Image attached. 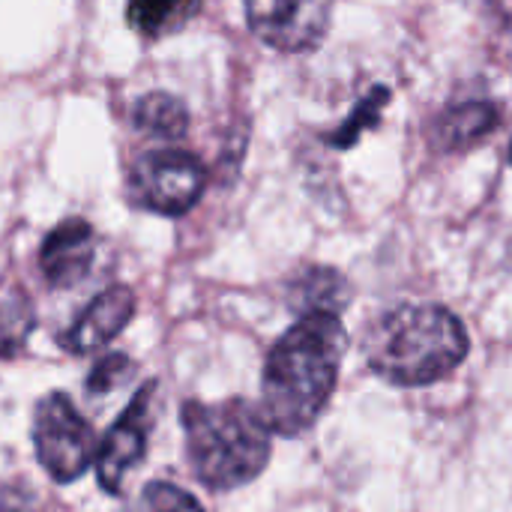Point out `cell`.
I'll return each instance as SVG.
<instances>
[{"label": "cell", "mask_w": 512, "mask_h": 512, "mask_svg": "<svg viewBox=\"0 0 512 512\" xmlns=\"http://www.w3.org/2000/svg\"><path fill=\"white\" fill-rule=\"evenodd\" d=\"M348 336L339 315H300L297 324L270 348L264 366L261 411L273 432L300 435L327 408Z\"/></svg>", "instance_id": "6da1fadb"}, {"label": "cell", "mask_w": 512, "mask_h": 512, "mask_svg": "<svg viewBox=\"0 0 512 512\" xmlns=\"http://www.w3.org/2000/svg\"><path fill=\"white\" fill-rule=\"evenodd\" d=\"M363 354L378 378L396 387H426L468 357V333L444 306L405 303L372 321Z\"/></svg>", "instance_id": "7a4b0ae2"}, {"label": "cell", "mask_w": 512, "mask_h": 512, "mask_svg": "<svg viewBox=\"0 0 512 512\" xmlns=\"http://www.w3.org/2000/svg\"><path fill=\"white\" fill-rule=\"evenodd\" d=\"M186 453L195 477L216 492L252 483L270 462V423L246 399L186 402Z\"/></svg>", "instance_id": "3957f363"}, {"label": "cell", "mask_w": 512, "mask_h": 512, "mask_svg": "<svg viewBox=\"0 0 512 512\" xmlns=\"http://www.w3.org/2000/svg\"><path fill=\"white\" fill-rule=\"evenodd\" d=\"M33 444L39 465L54 483H75L93 465L99 450L93 426L63 393H51L36 405Z\"/></svg>", "instance_id": "277c9868"}, {"label": "cell", "mask_w": 512, "mask_h": 512, "mask_svg": "<svg viewBox=\"0 0 512 512\" xmlns=\"http://www.w3.org/2000/svg\"><path fill=\"white\" fill-rule=\"evenodd\" d=\"M207 171L198 156L186 150H153L144 153L132 168V198L144 210L162 216H180L201 198Z\"/></svg>", "instance_id": "5b68a950"}, {"label": "cell", "mask_w": 512, "mask_h": 512, "mask_svg": "<svg viewBox=\"0 0 512 512\" xmlns=\"http://www.w3.org/2000/svg\"><path fill=\"white\" fill-rule=\"evenodd\" d=\"M252 33L270 48L312 51L330 30L333 0H243Z\"/></svg>", "instance_id": "8992f818"}, {"label": "cell", "mask_w": 512, "mask_h": 512, "mask_svg": "<svg viewBox=\"0 0 512 512\" xmlns=\"http://www.w3.org/2000/svg\"><path fill=\"white\" fill-rule=\"evenodd\" d=\"M150 402H153V384L135 393V399L126 405L120 420L108 429V435L99 441L96 450V477L99 486L108 495H117L123 486V477L144 459L147 453V432H150Z\"/></svg>", "instance_id": "52a82bcc"}, {"label": "cell", "mask_w": 512, "mask_h": 512, "mask_svg": "<svg viewBox=\"0 0 512 512\" xmlns=\"http://www.w3.org/2000/svg\"><path fill=\"white\" fill-rule=\"evenodd\" d=\"M96 258V234L84 219L60 222L39 249V270L51 288H72L87 279Z\"/></svg>", "instance_id": "ba28073f"}, {"label": "cell", "mask_w": 512, "mask_h": 512, "mask_svg": "<svg viewBox=\"0 0 512 512\" xmlns=\"http://www.w3.org/2000/svg\"><path fill=\"white\" fill-rule=\"evenodd\" d=\"M135 315V297L126 285H111L75 318L63 336V348L72 354H93L108 345Z\"/></svg>", "instance_id": "9c48e42d"}, {"label": "cell", "mask_w": 512, "mask_h": 512, "mask_svg": "<svg viewBox=\"0 0 512 512\" xmlns=\"http://www.w3.org/2000/svg\"><path fill=\"white\" fill-rule=\"evenodd\" d=\"M501 123V111L489 99H468L450 108L438 123V141L444 150H468L489 138Z\"/></svg>", "instance_id": "30bf717a"}, {"label": "cell", "mask_w": 512, "mask_h": 512, "mask_svg": "<svg viewBox=\"0 0 512 512\" xmlns=\"http://www.w3.org/2000/svg\"><path fill=\"white\" fill-rule=\"evenodd\" d=\"M291 297L300 315H342V309L351 303V285L333 267H309L294 279Z\"/></svg>", "instance_id": "8fae6325"}, {"label": "cell", "mask_w": 512, "mask_h": 512, "mask_svg": "<svg viewBox=\"0 0 512 512\" xmlns=\"http://www.w3.org/2000/svg\"><path fill=\"white\" fill-rule=\"evenodd\" d=\"M201 3L204 0H129L126 18L144 39H162L183 30L201 12Z\"/></svg>", "instance_id": "7c38bea8"}, {"label": "cell", "mask_w": 512, "mask_h": 512, "mask_svg": "<svg viewBox=\"0 0 512 512\" xmlns=\"http://www.w3.org/2000/svg\"><path fill=\"white\" fill-rule=\"evenodd\" d=\"M135 126L153 138H165V141H174V138H183L186 129H189V111L186 105L171 96V93H147L138 99L135 105Z\"/></svg>", "instance_id": "4fadbf2b"}, {"label": "cell", "mask_w": 512, "mask_h": 512, "mask_svg": "<svg viewBox=\"0 0 512 512\" xmlns=\"http://www.w3.org/2000/svg\"><path fill=\"white\" fill-rule=\"evenodd\" d=\"M390 99H393L390 87H384V84L372 87V90L351 108V114L345 117V123H342L339 129H333L324 141H327L330 147H336V150L354 147V144L360 141L363 132H369V129H375V126L381 123V114H384V108L390 105Z\"/></svg>", "instance_id": "5bb4252c"}, {"label": "cell", "mask_w": 512, "mask_h": 512, "mask_svg": "<svg viewBox=\"0 0 512 512\" xmlns=\"http://www.w3.org/2000/svg\"><path fill=\"white\" fill-rule=\"evenodd\" d=\"M132 512H204V507L171 483H150Z\"/></svg>", "instance_id": "9a60e30c"}, {"label": "cell", "mask_w": 512, "mask_h": 512, "mask_svg": "<svg viewBox=\"0 0 512 512\" xmlns=\"http://www.w3.org/2000/svg\"><path fill=\"white\" fill-rule=\"evenodd\" d=\"M129 378H132V360L126 354H108L87 375V393L90 396H108L114 387H120Z\"/></svg>", "instance_id": "2e32d148"}, {"label": "cell", "mask_w": 512, "mask_h": 512, "mask_svg": "<svg viewBox=\"0 0 512 512\" xmlns=\"http://www.w3.org/2000/svg\"><path fill=\"white\" fill-rule=\"evenodd\" d=\"M30 327H33V315H30L24 300L3 306L0 309V354H9L18 345H24Z\"/></svg>", "instance_id": "e0dca14e"}, {"label": "cell", "mask_w": 512, "mask_h": 512, "mask_svg": "<svg viewBox=\"0 0 512 512\" xmlns=\"http://www.w3.org/2000/svg\"><path fill=\"white\" fill-rule=\"evenodd\" d=\"M486 3H489L492 15H495L501 24L512 27V0H486Z\"/></svg>", "instance_id": "ac0fdd59"}, {"label": "cell", "mask_w": 512, "mask_h": 512, "mask_svg": "<svg viewBox=\"0 0 512 512\" xmlns=\"http://www.w3.org/2000/svg\"><path fill=\"white\" fill-rule=\"evenodd\" d=\"M510 162H512V144H510Z\"/></svg>", "instance_id": "d6986e66"}]
</instances>
